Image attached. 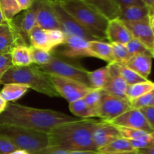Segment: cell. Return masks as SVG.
<instances>
[{"instance_id": "83f0119b", "label": "cell", "mask_w": 154, "mask_h": 154, "mask_svg": "<svg viewBox=\"0 0 154 154\" xmlns=\"http://www.w3.org/2000/svg\"><path fill=\"white\" fill-rule=\"evenodd\" d=\"M154 90V82L147 81L138 84L129 85L126 91V97L129 101L140 97Z\"/></svg>"}, {"instance_id": "836d02e7", "label": "cell", "mask_w": 154, "mask_h": 154, "mask_svg": "<svg viewBox=\"0 0 154 154\" xmlns=\"http://www.w3.org/2000/svg\"><path fill=\"white\" fill-rule=\"evenodd\" d=\"M103 90H92L84 97L83 100L86 103V105L94 111L97 114L98 108L100 105L102 100Z\"/></svg>"}, {"instance_id": "8fae6325", "label": "cell", "mask_w": 154, "mask_h": 154, "mask_svg": "<svg viewBox=\"0 0 154 154\" xmlns=\"http://www.w3.org/2000/svg\"><path fill=\"white\" fill-rule=\"evenodd\" d=\"M132 33V37L143 44L153 56L154 35L150 27L149 17L137 22H123Z\"/></svg>"}, {"instance_id": "74e56055", "label": "cell", "mask_w": 154, "mask_h": 154, "mask_svg": "<svg viewBox=\"0 0 154 154\" xmlns=\"http://www.w3.org/2000/svg\"><path fill=\"white\" fill-rule=\"evenodd\" d=\"M13 66L11 54H0V81L5 72Z\"/></svg>"}, {"instance_id": "7bdbcfd3", "label": "cell", "mask_w": 154, "mask_h": 154, "mask_svg": "<svg viewBox=\"0 0 154 154\" xmlns=\"http://www.w3.org/2000/svg\"><path fill=\"white\" fill-rule=\"evenodd\" d=\"M20 8L21 11H26L32 5L33 2V0H16Z\"/></svg>"}, {"instance_id": "44dd1931", "label": "cell", "mask_w": 154, "mask_h": 154, "mask_svg": "<svg viewBox=\"0 0 154 154\" xmlns=\"http://www.w3.org/2000/svg\"><path fill=\"white\" fill-rule=\"evenodd\" d=\"M12 63L14 66H27L32 64L31 50L29 46L24 45H17L11 52Z\"/></svg>"}, {"instance_id": "681fc988", "label": "cell", "mask_w": 154, "mask_h": 154, "mask_svg": "<svg viewBox=\"0 0 154 154\" xmlns=\"http://www.w3.org/2000/svg\"><path fill=\"white\" fill-rule=\"evenodd\" d=\"M142 1L144 3V5L148 8L154 5V0H142Z\"/></svg>"}, {"instance_id": "277c9868", "label": "cell", "mask_w": 154, "mask_h": 154, "mask_svg": "<svg viewBox=\"0 0 154 154\" xmlns=\"http://www.w3.org/2000/svg\"><path fill=\"white\" fill-rule=\"evenodd\" d=\"M60 5L95 38L103 42L107 40L105 32L109 20L98 9L82 0H64Z\"/></svg>"}, {"instance_id": "db71d44e", "label": "cell", "mask_w": 154, "mask_h": 154, "mask_svg": "<svg viewBox=\"0 0 154 154\" xmlns=\"http://www.w3.org/2000/svg\"><path fill=\"white\" fill-rule=\"evenodd\" d=\"M48 2H49L51 3H62L63 2L64 0H47Z\"/></svg>"}, {"instance_id": "f546056e", "label": "cell", "mask_w": 154, "mask_h": 154, "mask_svg": "<svg viewBox=\"0 0 154 154\" xmlns=\"http://www.w3.org/2000/svg\"><path fill=\"white\" fill-rule=\"evenodd\" d=\"M117 71H118L119 75H120L122 78L126 81L128 85H132V84H138V83L144 82L147 81L145 78H142L141 75L137 74L131 69H129L127 66L122 63H117Z\"/></svg>"}, {"instance_id": "e0dca14e", "label": "cell", "mask_w": 154, "mask_h": 154, "mask_svg": "<svg viewBox=\"0 0 154 154\" xmlns=\"http://www.w3.org/2000/svg\"><path fill=\"white\" fill-rule=\"evenodd\" d=\"M153 59L152 56L149 55L133 56L125 65L142 78L148 80L149 75L151 72Z\"/></svg>"}, {"instance_id": "816d5d0a", "label": "cell", "mask_w": 154, "mask_h": 154, "mask_svg": "<svg viewBox=\"0 0 154 154\" xmlns=\"http://www.w3.org/2000/svg\"><path fill=\"white\" fill-rule=\"evenodd\" d=\"M8 25L9 24H2V25H0V35L8 28Z\"/></svg>"}, {"instance_id": "f5cc1de1", "label": "cell", "mask_w": 154, "mask_h": 154, "mask_svg": "<svg viewBox=\"0 0 154 154\" xmlns=\"http://www.w3.org/2000/svg\"><path fill=\"white\" fill-rule=\"evenodd\" d=\"M116 154H141L138 150H134V151H130V152H125V153H116Z\"/></svg>"}, {"instance_id": "d6a6232c", "label": "cell", "mask_w": 154, "mask_h": 154, "mask_svg": "<svg viewBox=\"0 0 154 154\" xmlns=\"http://www.w3.org/2000/svg\"><path fill=\"white\" fill-rule=\"evenodd\" d=\"M32 63L37 66H45L50 63L53 57L51 52L30 46Z\"/></svg>"}, {"instance_id": "6da1fadb", "label": "cell", "mask_w": 154, "mask_h": 154, "mask_svg": "<svg viewBox=\"0 0 154 154\" xmlns=\"http://www.w3.org/2000/svg\"><path fill=\"white\" fill-rule=\"evenodd\" d=\"M79 120L60 111L31 108L13 102H8L5 110L0 114V125L19 126L45 133L60 125Z\"/></svg>"}, {"instance_id": "ffe728a7", "label": "cell", "mask_w": 154, "mask_h": 154, "mask_svg": "<svg viewBox=\"0 0 154 154\" xmlns=\"http://www.w3.org/2000/svg\"><path fill=\"white\" fill-rule=\"evenodd\" d=\"M149 8L147 6H131L120 9L118 19L122 22H137L149 17Z\"/></svg>"}, {"instance_id": "9f6ffc18", "label": "cell", "mask_w": 154, "mask_h": 154, "mask_svg": "<svg viewBox=\"0 0 154 154\" xmlns=\"http://www.w3.org/2000/svg\"><path fill=\"white\" fill-rule=\"evenodd\" d=\"M150 105H153V106H154V96H153V100H152V102H151V104H150Z\"/></svg>"}, {"instance_id": "30bf717a", "label": "cell", "mask_w": 154, "mask_h": 154, "mask_svg": "<svg viewBox=\"0 0 154 154\" xmlns=\"http://www.w3.org/2000/svg\"><path fill=\"white\" fill-rule=\"evenodd\" d=\"M116 126L139 129L148 133H153L154 130L150 126L147 120L139 109L131 108L117 118L108 122Z\"/></svg>"}, {"instance_id": "5b68a950", "label": "cell", "mask_w": 154, "mask_h": 154, "mask_svg": "<svg viewBox=\"0 0 154 154\" xmlns=\"http://www.w3.org/2000/svg\"><path fill=\"white\" fill-rule=\"evenodd\" d=\"M0 135L7 137L20 150L34 154L49 146L48 134L19 126L0 125Z\"/></svg>"}, {"instance_id": "7a4b0ae2", "label": "cell", "mask_w": 154, "mask_h": 154, "mask_svg": "<svg viewBox=\"0 0 154 154\" xmlns=\"http://www.w3.org/2000/svg\"><path fill=\"white\" fill-rule=\"evenodd\" d=\"M99 120L81 119L64 123L48 132L49 146L60 147L68 151L97 150L93 142V131Z\"/></svg>"}, {"instance_id": "60d3db41", "label": "cell", "mask_w": 154, "mask_h": 154, "mask_svg": "<svg viewBox=\"0 0 154 154\" xmlns=\"http://www.w3.org/2000/svg\"><path fill=\"white\" fill-rule=\"evenodd\" d=\"M120 8L131 7V6H146L142 0H115Z\"/></svg>"}, {"instance_id": "d6986e66", "label": "cell", "mask_w": 154, "mask_h": 154, "mask_svg": "<svg viewBox=\"0 0 154 154\" xmlns=\"http://www.w3.org/2000/svg\"><path fill=\"white\" fill-rule=\"evenodd\" d=\"M99 11L109 20L117 19L120 8L115 0H82Z\"/></svg>"}, {"instance_id": "603a6c76", "label": "cell", "mask_w": 154, "mask_h": 154, "mask_svg": "<svg viewBox=\"0 0 154 154\" xmlns=\"http://www.w3.org/2000/svg\"><path fill=\"white\" fill-rule=\"evenodd\" d=\"M29 90V88L26 86L11 83L5 84L0 92V95L7 102H15L24 96Z\"/></svg>"}, {"instance_id": "9c48e42d", "label": "cell", "mask_w": 154, "mask_h": 154, "mask_svg": "<svg viewBox=\"0 0 154 154\" xmlns=\"http://www.w3.org/2000/svg\"><path fill=\"white\" fill-rule=\"evenodd\" d=\"M49 76L54 88L60 96L64 98L69 103L84 99L90 90H93L72 80L55 75Z\"/></svg>"}, {"instance_id": "484cf974", "label": "cell", "mask_w": 154, "mask_h": 154, "mask_svg": "<svg viewBox=\"0 0 154 154\" xmlns=\"http://www.w3.org/2000/svg\"><path fill=\"white\" fill-rule=\"evenodd\" d=\"M122 138L133 141H154V132L148 133L139 129L117 126Z\"/></svg>"}, {"instance_id": "4316f807", "label": "cell", "mask_w": 154, "mask_h": 154, "mask_svg": "<svg viewBox=\"0 0 154 154\" xmlns=\"http://www.w3.org/2000/svg\"><path fill=\"white\" fill-rule=\"evenodd\" d=\"M16 45H17V36L8 25V28L0 35V54H11Z\"/></svg>"}, {"instance_id": "bcb514c9", "label": "cell", "mask_w": 154, "mask_h": 154, "mask_svg": "<svg viewBox=\"0 0 154 154\" xmlns=\"http://www.w3.org/2000/svg\"><path fill=\"white\" fill-rule=\"evenodd\" d=\"M8 102L2 97V96L0 95V114L3 112V111L5 110L6 107H7Z\"/></svg>"}, {"instance_id": "1f68e13d", "label": "cell", "mask_w": 154, "mask_h": 154, "mask_svg": "<svg viewBox=\"0 0 154 154\" xmlns=\"http://www.w3.org/2000/svg\"><path fill=\"white\" fill-rule=\"evenodd\" d=\"M112 48L113 57L114 63L126 64L132 56L129 54L126 45L118 43H110Z\"/></svg>"}, {"instance_id": "ee69618b", "label": "cell", "mask_w": 154, "mask_h": 154, "mask_svg": "<svg viewBox=\"0 0 154 154\" xmlns=\"http://www.w3.org/2000/svg\"><path fill=\"white\" fill-rule=\"evenodd\" d=\"M69 154H102L98 150H81V151H69Z\"/></svg>"}, {"instance_id": "4fadbf2b", "label": "cell", "mask_w": 154, "mask_h": 154, "mask_svg": "<svg viewBox=\"0 0 154 154\" xmlns=\"http://www.w3.org/2000/svg\"><path fill=\"white\" fill-rule=\"evenodd\" d=\"M89 42L78 36H66V42L60 49V54L69 58L90 57L88 50Z\"/></svg>"}, {"instance_id": "3957f363", "label": "cell", "mask_w": 154, "mask_h": 154, "mask_svg": "<svg viewBox=\"0 0 154 154\" xmlns=\"http://www.w3.org/2000/svg\"><path fill=\"white\" fill-rule=\"evenodd\" d=\"M11 83L25 85L29 89L49 97L60 96L54 88L49 75L34 63L27 66H12L10 68L1 78L0 84L5 85Z\"/></svg>"}, {"instance_id": "7dc6e473", "label": "cell", "mask_w": 154, "mask_h": 154, "mask_svg": "<svg viewBox=\"0 0 154 154\" xmlns=\"http://www.w3.org/2000/svg\"><path fill=\"white\" fill-rule=\"evenodd\" d=\"M149 22H150V27H151V29L154 35V15L149 14Z\"/></svg>"}, {"instance_id": "d4e9b609", "label": "cell", "mask_w": 154, "mask_h": 154, "mask_svg": "<svg viewBox=\"0 0 154 154\" xmlns=\"http://www.w3.org/2000/svg\"><path fill=\"white\" fill-rule=\"evenodd\" d=\"M109 76V69L108 66L89 72L88 77L91 88L93 90H103L108 82Z\"/></svg>"}, {"instance_id": "f6af8a7d", "label": "cell", "mask_w": 154, "mask_h": 154, "mask_svg": "<svg viewBox=\"0 0 154 154\" xmlns=\"http://www.w3.org/2000/svg\"><path fill=\"white\" fill-rule=\"evenodd\" d=\"M138 152H139L141 154H154V144L152 146H150V147L146 149H142V150H138Z\"/></svg>"}, {"instance_id": "5bb4252c", "label": "cell", "mask_w": 154, "mask_h": 154, "mask_svg": "<svg viewBox=\"0 0 154 154\" xmlns=\"http://www.w3.org/2000/svg\"><path fill=\"white\" fill-rule=\"evenodd\" d=\"M108 66L109 69L110 76L108 82L102 90L111 96L121 99H127L126 91L129 85L119 75L116 63H110Z\"/></svg>"}, {"instance_id": "8992f818", "label": "cell", "mask_w": 154, "mask_h": 154, "mask_svg": "<svg viewBox=\"0 0 154 154\" xmlns=\"http://www.w3.org/2000/svg\"><path fill=\"white\" fill-rule=\"evenodd\" d=\"M39 67L48 75H55L72 80L89 88H91L88 77L89 71L86 70L81 66H75L66 60L56 57L55 55H53L52 59L49 63Z\"/></svg>"}, {"instance_id": "e575fe53", "label": "cell", "mask_w": 154, "mask_h": 154, "mask_svg": "<svg viewBox=\"0 0 154 154\" xmlns=\"http://www.w3.org/2000/svg\"><path fill=\"white\" fill-rule=\"evenodd\" d=\"M126 47L132 57L136 55H149L153 57L152 53L141 42L134 38L126 44Z\"/></svg>"}, {"instance_id": "11a10c76", "label": "cell", "mask_w": 154, "mask_h": 154, "mask_svg": "<svg viewBox=\"0 0 154 154\" xmlns=\"http://www.w3.org/2000/svg\"><path fill=\"white\" fill-rule=\"evenodd\" d=\"M149 11H150V14H149L154 15V5L152 6V7L149 8Z\"/></svg>"}, {"instance_id": "6f0895ef", "label": "cell", "mask_w": 154, "mask_h": 154, "mask_svg": "<svg viewBox=\"0 0 154 154\" xmlns=\"http://www.w3.org/2000/svg\"><path fill=\"white\" fill-rule=\"evenodd\" d=\"M153 58H154V53H153Z\"/></svg>"}, {"instance_id": "9a60e30c", "label": "cell", "mask_w": 154, "mask_h": 154, "mask_svg": "<svg viewBox=\"0 0 154 154\" xmlns=\"http://www.w3.org/2000/svg\"><path fill=\"white\" fill-rule=\"evenodd\" d=\"M45 30L61 29L51 3L47 0H40L36 14V25Z\"/></svg>"}, {"instance_id": "7c38bea8", "label": "cell", "mask_w": 154, "mask_h": 154, "mask_svg": "<svg viewBox=\"0 0 154 154\" xmlns=\"http://www.w3.org/2000/svg\"><path fill=\"white\" fill-rule=\"evenodd\" d=\"M119 138L122 136L117 126L103 120H99L92 135L93 142L97 150Z\"/></svg>"}, {"instance_id": "52a82bcc", "label": "cell", "mask_w": 154, "mask_h": 154, "mask_svg": "<svg viewBox=\"0 0 154 154\" xmlns=\"http://www.w3.org/2000/svg\"><path fill=\"white\" fill-rule=\"evenodd\" d=\"M53 10L55 13L62 31L66 36H78L88 42L97 40L90 33V32L78 23L73 17L71 16L60 3H51Z\"/></svg>"}, {"instance_id": "ab89813d", "label": "cell", "mask_w": 154, "mask_h": 154, "mask_svg": "<svg viewBox=\"0 0 154 154\" xmlns=\"http://www.w3.org/2000/svg\"><path fill=\"white\" fill-rule=\"evenodd\" d=\"M139 110L144 116L150 127L154 130V106L149 105Z\"/></svg>"}, {"instance_id": "2e32d148", "label": "cell", "mask_w": 154, "mask_h": 154, "mask_svg": "<svg viewBox=\"0 0 154 154\" xmlns=\"http://www.w3.org/2000/svg\"><path fill=\"white\" fill-rule=\"evenodd\" d=\"M105 35L107 40L109 41L110 43H118L125 45L133 38L130 31L118 18L109 20Z\"/></svg>"}, {"instance_id": "f1b7e54d", "label": "cell", "mask_w": 154, "mask_h": 154, "mask_svg": "<svg viewBox=\"0 0 154 154\" xmlns=\"http://www.w3.org/2000/svg\"><path fill=\"white\" fill-rule=\"evenodd\" d=\"M69 110L75 117L80 119L97 117L96 113L86 105L83 99L69 103Z\"/></svg>"}, {"instance_id": "d590c367", "label": "cell", "mask_w": 154, "mask_h": 154, "mask_svg": "<svg viewBox=\"0 0 154 154\" xmlns=\"http://www.w3.org/2000/svg\"><path fill=\"white\" fill-rule=\"evenodd\" d=\"M47 32H48L50 45L52 50L60 46L66 42V35L61 29H55L47 30Z\"/></svg>"}, {"instance_id": "f35d334b", "label": "cell", "mask_w": 154, "mask_h": 154, "mask_svg": "<svg viewBox=\"0 0 154 154\" xmlns=\"http://www.w3.org/2000/svg\"><path fill=\"white\" fill-rule=\"evenodd\" d=\"M18 149L7 137L0 135V154H10Z\"/></svg>"}, {"instance_id": "8d00e7d4", "label": "cell", "mask_w": 154, "mask_h": 154, "mask_svg": "<svg viewBox=\"0 0 154 154\" xmlns=\"http://www.w3.org/2000/svg\"><path fill=\"white\" fill-rule=\"evenodd\" d=\"M153 96L154 90L147 94H144L140 97L129 101L131 104V108L134 109H141L144 107L149 106L151 104Z\"/></svg>"}, {"instance_id": "ba28073f", "label": "cell", "mask_w": 154, "mask_h": 154, "mask_svg": "<svg viewBox=\"0 0 154 154\" xmlns=\"http://www.w3.org/2000/svg\"><path fill=\"white\" fill-rule=\"evenodd\" d=\"M131 108L129 99L115 97L103 91L102 100L97 111V117L101 118L103 121L109 122Z\"/></svg>"}, {"instance_id": "7402d4cb", "label": "cell", "mask_w": 154, "mask_h": 154, "mask_svg": "<svg viewBox=\"0 0 154 154\" xmlns=\"http://www.w3.org/2000/svg\"><path fill=\"white\" fill-rule=\"evenodd\" d=\"M29 40L32 47L39 48L48 52H51L52 51L50 45L47 30L38 26H35L30 32Z\"/></svg>"}, {"instance_id": "f907efd6", "label": "cell", "mask_w": 154, "mask_h": 154, "mask_svg": "<svg viewBox=\"0 0 154 154\" xmlns=\"http://www.w3.org/2000/svg\"><path fill=\"white\" fill-rule=\"evenodd\" d=\"M2 24H9V23L7 22L6 20L5 19L4 16L2 14V12L1 11V8H0V25H2Z\"/></svg>"}, {"instance_id": "c3c4849f", "label": "cell", "mask_w": 154, "mask_h": 154, "mask_svg": "<svg viewBox=\"0 0 154 154\" xmlns=\"http://www.w3.org/2000/svg\"><path fill=\"white\" fill-rule=\"evenodd\" d=\"M10 154H31L29 153L28 151L24 150H20V149H17V150H14L13 152H11Z\"/></svg>"}, {"instance_id": "b9f144b4", "label": "cell", "mask_w": 154, "mask_h": 154, "mask_svg": "<svg viewBox=\"0 0 154 154\" xmlns=\"http://www.w3.org/2000/svg\"><path fill=\"white\" fill-rule=\"evenodd\" d=\"M34 154H69V151L54 146H48L46 148Z\"/></svg>"}, {"instance_id": "ac0fdd59", "label": "cell", "mask_w": 154, "mask_h": 154, "mask_svg": "<svg viewBox=\"0 0 154 154\" xmlns=\"http://www.w3.org/2000/svg\"><path fill=\"white\" fill-rule=\"evenodd\" d=\"M88 50L90 57L101 59L108 63V64L114 63L112 48L110 43L99 40L90 41L88 43Z\"/></svg>"}, {"instance_id": "cb8c5ba5", "label": "cell", "mask_w": 154, "mask_h": 154, "mask_svg": "<svg viewBox=\"0 0 154 154\" xmlns=\"http://www.w3.org/2000/svg\"><path fill=\"white\" fill-rule=\"evenodd\" d=\"M136 150L131 145L129 140L124 138H119L109 143L105 147L99 149L98 151L102 154H116Z\"/></svg>"}, {"instance_id": "4dcf8cb0", "label": "cell", "mask_w": 154, "mask_h": 154, "mask_svg": "<svg viewBox=\"0 0 154 154\" xmlns=\"http://www.w3.org/2000/svg\"><path fill=\"white\" fill-rule=\"evenodd\" d=\"M0 8L8 23L21 11L16 0H0Z\"/></svg>"}]
</instances>
